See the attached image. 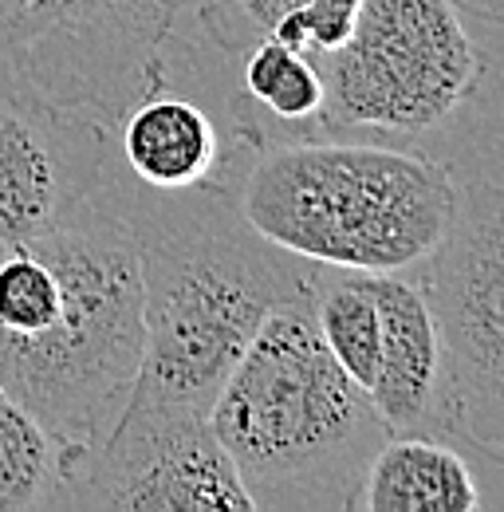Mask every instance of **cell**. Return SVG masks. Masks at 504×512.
Masks as SVG:
<instances>
[{
	"label": "cell",
	"mask_w": 504,
	"mask_h": 512,
	"mask_svg": "<svg viewBox=\"0 0 504 512\" xmlns=\"http://www.w3.org/2000/svg\"><path fill=\"white\" fill-rule=\"evenodd\" d=\"M111 190L138 237L146 327L142 367L115 426L209 418L260 323L308 296L315 264L264 241L237 197L213 182L150 190V201Z\"/></svg>",
	"instance_id": "6da1fadb"
},
{
	"label": "cell",
	"mask_w": 504,
	"mask_h": 512,
	"mask_svg": "<svg viewBox=\"0 0 504 512\" xmlns=\"http://www.w3.org/2000/svg\"><path fill=\"white\" fill-rule=\"evenodd\" d=\"M209 426L252 509H347L386 426L323 347L308 296L280 304L221 383Z\"/></svg>",
	"instance_id": "7a4b0ae2"
},
{
	"label": "cell",
	"mask_w": 504,
	"mask_h": 512,
	"mask_svg": "<svg viewBox=\"0 0 504 512\" xmlns=\"http://www.w3.org/2000/svg\"><path fill=\"white\" fill-rule=\"evenodd\" d=\"M252 162L237 205L276 249L355 272L410 276L449 233L457 178L418 150L331 138H264L241 127Z\"/></svg>",
	"instance_id": "3957f363"
},
{
	"label": "cell",
	"mask_w": 504,
	"mask_h": 512,
	"mask_svg": "<svg viewBox=\"0 0 504 512\" xmlns=\"http://www.w3.org/2000/svg\"><path fill=\"white\" fill-rule=\"evenodd\" d=\"M36 245L60 272V312L32 339H0V390L87 453L119 422L146 339L138 237L107 170Z\"/></svg>",
	"instance_id": "277c9868"
},
{
	"label": "cell",
	"mask_w": 504,
	"mask_h": 512,
	"mask_svg": "<svg viewBox=\"0 0 504 512\" xmlns=\"http://www.w3.org/2000/svg\"><path fill=\"white\" fill-rule=\"evenodd\" d=\"M186 0H0V95L119 127L162 87Z\"/></svg>",
	"instance_id": "5b68a950"
},
{
	"label": "cell",
	"mask_w": 504,
	"mask_h": 512,
	"mask_svg": "<svg viewBox=\"0 0 504 512\" xmlns=\"http://www.w3.org/2000/svg\"><path fill=\"white\" fill-rule=\"evenodd\" d=\"M312 64L323 79V127L390 138L449 123L489 71L457 0H363L351 40Z\"/></svg>",
	"instance_id": "8992f818"
},
{
	"label": "cell",
	"mask_w": 504,
	"mask_h": 512,
	"mask_svg": "<svg viewBox=\"0 0 504 512\" xmlns=\"http://www.w3.org/2000/svg\"><path fill=\"white\" fill-rule=\"evenodd\" d=\"M438 323L449 434L493 461L504 453V213L493 178L457 182L441 245L410 272Z\"/></svg>",
	"instance_id": "52a82bcc"
},
{
	"label": "cell",
	"mask_w": 504,
	"mask_h": 512,
	"mask_svg": "<svg viewBox=\"0 0 504 512\" xmlns=\"http://www.w3.org/2000/svg\"><path fill=\"white\" fill-rule=\"evenodd\" d=\"M60 509L256 512L209 418L115 426L79 453Z\"/></svg>",
	"instance_id": "ba28073f"
},
{
	"label": "cell",
	"mask_w": 504,
	"mask_h": 512,
	"mask_svg": "<svg viewBox=\"0 0 504 512\" xmlns=\"http://www.w3.org/2000/svg\"><path fill=\"white\" fill-rule=\"evenodd\" d=\"M378 367L371 402L386 434H449L445 351L430 300L414 276L375 272Z\"/></svg>",
	"instance_id": "9c48e42d"
},
{
	"label": "cell",
	"mask_w": 504,
	"mask_h": 512,
	"mask_svg": "<svg viewBox=\"0 0 504 512\" xmlns=\"http://www.w3.org/2000/svg\"><path fill=\"white\" fill-rule=\"evenodd\" d=\"M60 111L0 95V245H28L60 229L71 205L99 178L63 138Z\"/></svg>",
	"instance_id": "30bf717a"
},
{
	"label": "cell",
	"mask_w": 504,
	"mask_h": 512,
	"mask_svg": "<svg viewBox=\"0 0 504 512\" xmlns=\"http://www.w3.org/2000/svg\"><path fill=\"white\" fill-rule=\"evenodd\" d=\"M481 481L445 434H386L347 512H481Z\"/></svg>",
	"instance_id": "8fae6325"
},
{
	"label": "cell",
	"mask_w": 504,
	"mask_h": 512,
	"mask_svg": "<svg viewBox=\"0 0 504 512\" xmlns=\"http://www.w3.org/2000/svg\"><path fill=\"white\" fill-rule=\"evenodd\" d=\"M123 166L146 190H193L213 182L225 162L217 123L182 95L162 87L138 99L119 119Z\"/></svg>",
	"instance_id": "7c38bea8"
},
{
	"label": "cell",
	"mask_w": 504,
	"mask_h": 512,
	"mask_svg": "<svg viewBox=\"0 0 504 512\" xmlns=\"http://www.w3.org/2000/svg\"><path fill=\"white\" fill-rule=\"evenodd\" d=\"M79 449L60 442L24 402L0 390V512L60 509Z\"/></svg>",
	"instance_id": "4fadbf2b"
},
{
	"label": "cell",
	"mask_w": 504,
	"mask_h": 512,
	"mask_svg": "<svg viewBox=\"0 0 504 512\" xmlns=\"http://www.w3.org/2000/svg\"><path fill=\"white\" fill-rule=\"evenodd\" d=\"M308 312L343 375L371 390L378 367V296L375 272L315 264L308 284Z\"/></svg>",
	"instance_id": "5bb4252c"
},
{
	"label": "cell",
	"mask_w": 504,
	"mask_h": 512,
	"mask_svg": "<svg viewBox=\"0 0 504 512\" xmlns=\"http://www.w3.org/2000/svg\"><path fill=\"white\" fill-rule=\"evenodd\" d=\"M245 91L260 107L272 111L280 123H308L319 119L323 107V79L315 71L312 56L280 44V40H260L245 56Z\"/></svg>",
	"instance_id": "9a60e30c"
},
{
	"label": "cell",
	"mask_w": 504,
	"mask_h": 512,
	"mask_svg": "<svg viewBox=\"0 0 504 512\" xmlns=\"http://www.w3.org/2000/svg\"><path fill=\"white\" fill-rule=\"evenodd\" d=\"M304 0H201L197 20L225 56H245Z\"/></svg>",
	"instance_id": "2e32d148"
},
{
	"label": "cell",
	"mask_w": 504,
	"mask_h": 512,
	"mask_svg": "<svg viewBox=\"0 0 504 512\" xmlns=\"http://www.w3.org/2000/svg\"><path fill=\"white\" fill-rule=\"evenodd\" d=\"M359 8H363V0H304L296 12H288L272 28V40H280L304 56L335 52L351 40Z\"/></svg>",
	"instance_id": "e0dca14e"
},
{
	"label": "cell",
	"mask_w": 504,
	"mask_h": 512,
	"mask_svg": "<svg viewBox=\"0 0 504 512\" xmlns=\"http://www.w3.org/2000/svg\"><path fill=\"white\" fill-rule=\"evenodd\" d=\"M457 4L473 8V12L485 16V20H501V12H504V0H457Z\"/></svg>",
	"instance_id": "ac0fdd59"
},
{
	"label": "cell",
	"mask_w": 504,
	"mask_h": 512,
	"mask_svg": "<svg viewBox=\"0 0 504 512\" xmlns=\"http://www.w3.org/2000/svg\"><path fill=\"white\" fill-rule=\"evenodd\" d=\"M0 249H4V245H0Z\"/></svg>",
	"instance_id": "d6986e66"
}]
</instances>
